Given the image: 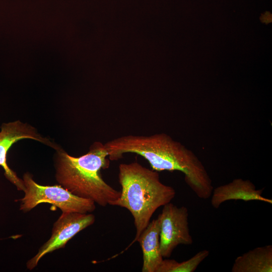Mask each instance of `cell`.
Returning <instances> with one entry per match:
<instances>
[{
    "mask_svg": "<svg viewBox=\"0 0 272 272\" xmlns=\"http://www.w3.org/2000/svg\"><path fill=\"white\" fill-rule=\"evenodd\" d=\"M104 146L110 160L120 159L126 153L136 154L147 160L155 171L182 172L185 182L199 198L211 196L212 181L202 162L192 151L165 133L123 135Z\"/></svg>",
    "mask_w": 272,
    "mask_h": 272,
    "instance_id": "obj_1",
    "label": "cell"
},
{
    "mask_svg": "<svg viewBox=\"0 0 272 272\" xmlns=\"http://www.w3.org/2000/svg\"><path fill=\"white\" fill-rule=\"evenodd\" d=\"M118 180L121 187L120 195L110 205L128 210L133 218L136 229L133 240L122 253L137 242L155 211L171 202L176 192L172 187L160 181L157 171L137 162L120 164Z\"/></svg>",
    "mask_w": 272,
    "mask_h": 272,
    "instance_id": "obj_2",
    "label": "cell"
},
{
    "mask_svg": "<svg viewBox=\"0 0 272 272\" xmlns=\"http://www.w3.org/2000/svg\"><path fill=\"white\" fill-rule=\"evenodd\" d=\"M104 144L95 142L87 153L78 157L57 151L55 160V178L62 187L73 194L105 207L120 195L102 178L100 171L109 166Z\"/></svg>",
    "mask_w": 272,
    "mask_h": 272,
    "instance_id": "obj_3",
    "label": "cell"
},
{
    "mask_svg": "<svg viewBox=\"0 0 272 272\" xmlns=\"http://www.w3.org/2000/svg\"><path fill=\"white\" fill-rule=\"evenodd\" d=\"M24 196L20 201V210L27 212L41 203H49L58 208L62 213H91L96 209L92 200L77 196L60 185H42L32 175L25 173L23 177Z\"/></svg>",
    "mask_w": 272,
    "mask_h": 272,
    "instance_id": "obj_4",
    "label": "cell"
},
{
    "mask_svg": "<svg viewBox=\"0 0 272 272\" xmlns=\"http://www.w3.org/2000/svg\"><path fill=\"white\" fill-rule=\"evenodd\" d=\"M188 218V209L185 206L178 207L171 202L163 206L157 218L160 225V252L163 258L170 257L180 244L193 243Z\"/></svg>",
    "mask_w": 272,
    "mask_h": 272,
    "instance_id": "obj_5",
    "label": "cell"
},
{
    "mask_svg": "<svg viewBox=\"0 0 272 272\" xmlns=\"http://www.w3.org/2000/svg\"><path fill=\"white\" fill-rule=\"evenodd\" d=\"M95 221V216L91 213H62L53 224L50 237L27 262V268L30 270L34 269L44 255L63 248L70 240Z\"/></svg>",
    "mask_w": 272,
    "mask_h": 272,
    "instance_id": "obj_6",
    "label": "cell"
},
{
    "mask_svg": "<svg viewBox=\"0 0 272 272\" xmlns=\"http://www.w3.org/2000/svg\"><path fill=\"white\" fill-rule=\"evenodd\" d=\"M24 139L40 142L57 151L61 150L49 139L41 137L34 127L19 120L2 124L0 131V166L4 170L6 178L14 184L18 190L21 191H24L25 188L23 180L9 167L7 157L11 146L17 141Z\"/></svg>",
    "mask_w": 272,
    "mask_h": 272,
    "instance_id": "obj_7",
    "label": "cell"
},
{
    "mask_svg": "<svg viewBox=\"0 0 272 272\" xmlns=\"http://www.w3.org/2000/svg\"><path fill=\"white\" fill-rule=\"evenodd\" d=\"M263 190V189H257L249 180L236 178L213 189L211 205L213 208L218 209L224 202L231 200H258L271 204V199L262 195Z\"/></svg>",
    "mask_w": 272,
    "mask_h": 272,
    "instance_id": "obj_8",
    "label": "cell"
},
{
    "mask_svg": "<svg viewBox=\"0 0 272 272\" xmlns=\"http://www.w3.org/2000/svg\"><path fill=\"white\" fill-rule=\"evenodd\" d=\"M137 242L143 252V272H157L164 258L160 247V225L158 218L150 222Z\"/></svg>",
    "mask_w": 272,
    "mask_h": 272,
    "instance_id": "obj_9",
    "label": "cell"
},
{
    "mask_svg": "<svg viewBox=\"0 0 272 272\" xmlns=\"http://www.w3.org/2000/svg\"><path fill=\"white\" fill-rule=\"evenodd\" d=\"M232 272H271L272 245L256 247L237 257Z\"/></svg>",
    "mask_w": 272,
    "mask_h": 272,
    "instance_id": "obj_10",
    "label": "cell"
},
{
    "mask_svg": "<svg viewBox=\"0 0 272 272\" xmlns=\"http://www.w3.org/2000/svg\"><path fill=\"white\" fill-rule=\"evenodd\" d=\"M209 254L210 252L204 249L182 262L168 258L163 259L157 272H193Z\"/></svg>",
    "mask_w": 272,
    "mask_h": 272,
    "instance_id": "obj_11",
    "label": "cell"
}]
</instances>
